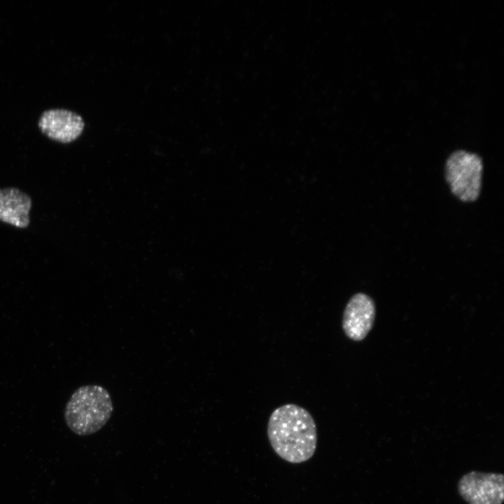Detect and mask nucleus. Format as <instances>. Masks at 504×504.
I'll list each match as a JSON object with an SVG mask.
<instances>
[{
  "mask_svg": "<svg viewBox=\"0 0 504 504\" xmlns=\"http://www.w3.org/2000/svg\"><path fill=\"white\" fill-rule=\"evenodd\" d=\"M267 436L276 454L291 463L308 461L316 449V423L306 409L295 404H285L272 412Z\"/></svg>",
  "mask_w": 504,
  "mask_h": 504,
  "instance_id": "nucleus-1",
  "label": "nucleus"
},
{
  "mask_svg": "<svg viewBox=\"0 0 504 504\" xmlns=\"http://www.w3.org/2000/svg\"><path fill=\"white\" fill-rule=\"evenodd\" d=\"M113 410L111 396L105 388L85 385L72 393L66 404L64 417L73 433L88 435L97 432L107 423Z\"/></svg>",
  "mask_w": 504,
  "mask_h": 504,
  "instance_id": "nucleus-2",
  "label": "nucleus"
},
{
  "mask_svg": "<svg viewBox=\"0 0 504 504\" xmlns=\"http://www.w3.org/2000/svg\"><path fill=\"white\" fill-rule=\"evenodd\" d=\"M482 161L475 153L454 152L445 165V178L451 192L463 202L476 200L482 186Z\"/></svg>",
  "mask_w": 504,
  "mask_h": 504,
  "instance_id": "nucleus-3",
  "label": "nucleus"
},
{
  "mask_svg": "<svg viewBox=\"0 0 504 504\" xmlns=\"http://www.w3.org/2000/svg\"><path fill=\"white\" fill-rule=\"evenodd\" d=\"M504 476L501 473L471 471L458 482V491L468 504H502Z\"/></svg>",
  "mask_w": 504,
  "mask_h": 504,
  "instance_id": "nucleus-4",
  "label": "nucleus"
},
{
  "mask_svg": "<svg viewBox=\"0 0 504 504\" xmlns=\"http://www.w3.org/2000/svg\"><path fill=\"white\" fill-rule=\"evenodd\" d=\"M375 312L374 302L369 295H354L343 312L342 326L346 336L355 342L364 340L373 327Z\"/></svg>",
  "mask_w": 504,
  "mask_h": 504,
  "instance_id": "nucleus-5",
  "label": "nucleus"
},
{
  "mask_svg": "<svg viewBox=\"0 0 504 504\" xmlns=\"http://www.w3.org/2000/svg\"><path fill=\"white\" fill-rule=\"evenodd\" d=\"M38 127L42 133L52 140L67 144L81 134L85 124L80 115L66 109L56 108L42 113Z\"/></svg>",
  "mask_w": 504,
  "mask_h": 504,
  "instance_id": "nucleus-6",
  "label": "nucleus"
},
{
  "mask_svg": "<svg viewBox=\"0 0 504 504\" xmlns=\"http://www.w3.org/2000/svg\"><path fill=\"white\" fill-rule=\"evenodd\" d=\"M31 197L13 187L0 189V220L20 228L30 223Z\"/></svg>",
  "mask_w": 504,
  "mask_h": 504,
  "instance_id": "nucleus-7",
  "label": "nucleus"
}]
</instances>
